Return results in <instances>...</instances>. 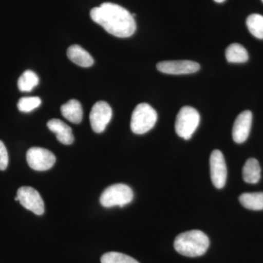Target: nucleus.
I'll return each instance as SVG.
<instances>
[{
	"label": "nucleus",
	"mask_w": 263,
	"mask_h": 263,
	"mask_svg": "<svg viewBox=\"0 0 263 263\" xmlns=\"http://www.w3.org/2000/svg\"><path fill=\"white\" fill-rule=\"evenodd\" d=\"M9 157L8 151L3 141H0V171H5L8 167Z\"/></svg>",
	"instance_id": "nucleus-22"
},
{
	"label": "nucleus",
	"mask_w": 263,
	"mask_h": 263,
	"mask_svg": "<svg viewBox=\"0 0 263 263\" xmlns=\"http://www.w3.org/2000/svg\"><path fill=\"white\" fill-rule=\"evenodd\" d=\"M214 1H215L216 3H224V2L226 1V0H214Z\"/></svg>",
	"instance_id": "nucleus-23"
},
{
	"label": "nucleus",
	"mask_w": 263,
	"mask_h": 263,
	"mask_svg": "<svg viewBox=\"0 0 263 263\" xmlns=\"http://www.w3.org/2000/svg\"><path fill=\"white\" fill-rule=\"evenodd\" d=\"M62 116L69 122L79 124L83 119V109L80 102L77 100H69L61 107Z\"/></svg>",
	"instance_id": "nucleus-14"
},
{
	"label": "nucleus",
	"mask_w": 263,
	"mask_h": 263,
	"mask_svg": "<svg viewBox=\"0 0 263 263\" xmlns=\"http://www.w3.org/2000/svg\"><path fill=\"white\" fill-rule=\"evenodd\" d=\"M261 178V168L256 159L250 158L243 167V179L245 182L257 183Z\"/></svg>",
	"instance_id": "nucleus-15"
},
{
	"label": "nucleus",
	"mask_w": 263,
	"mask_h": 263,
	"mask_svg": "<svg viewBox=\"0 0 263 263\" xmlns=\"http://www.w3.org/2000/svg\"><path fill=\"white\" fill-rule=\"evenodd\" d=\"M101 263H139L136 259L127 254L110 252L104 254L101 257Z\"/></svg>",
	"instance_id": "nucleus-20"
},
{
	"label": "nucleus",
	"mask_w": 263,
	"mask_h": 263,
	"mask_svg": "<svg viewBox=\"0 0 263 263\" xmlns=\"http://www.w3.org/2000/svg\"><path fill=\"white\" fill-rule=\"evenodd\" d=\"M247 26L252 35L258 39H263V15L256 13L249 15Z\"/></svg>",
	"instance_id": "nucleus-19"
},
{
	"label": "nucleus",
	"mask_w": 263,
	"mask_h": 263,
	"mask_svg": "<svg viewBox=\"0 0 263 263\" xmlns=\"http://www.w3.org/2000/svg\"><path fill=\"white\" fill-rule=\"evenodd\" d=\"M18 202L27 210L42 215L45 212V205L42 197L37 190L31 186H22L17 191Z\"/></svg>",
	"instance_id": "nucleus-7"
},
{
	"label": "nucleus",
	"mask_w": 263,
	"mask_h": 263,
	"mask_svg": "<svg viewBox=\"0 0 263 263\" xmlns=\"http://www.w3.org/2000/svg\"><path fill=\"white\" fill-rule=\"evenodd\" d=\"M15 201H18V197H15Z\"/></svg>",
	"instance_id": "nucleus-24"
},
{
	"label": "nucleus",
	"mask_w": 263,
	"mask_h": 263,
	"mask_svg": "<svg viewBox=\"0 0 263 263\" xmlns=\"http://www.w3.org/2000/svg\"><path fill=\"white\" fill-rule=\"evenodd\" d=\"M200 114L191 106L181 108L176 117L175 129L178 136L185 140L192 138L200 124Z\"/></svg>",
	"instance_id": "nucleus-4"
},
{
	"label": "nucleus",
	"mask_w": 263,
	"mask_h": 263,
	"mask_svg": "<svg viewBox=\"0 0 263 263\" xmlns=\"http://www.w3.org/2000/svg\"><path fill=\"white\" fill-rule=\"evenodd\" d=\"M157 70L161 72L171 75H183L191 74L200 70V66L196 62L190 60H178V61H164L157 65Z\"/></svg>",
	"instance_id": "nucleus-10"
},
{
	"label": "nucleus",
	"mask_w": 263,
	"mask_h": 263,
	"mask_svg": "<svg viewBox=\"0 0 263 263\" xmlns=\"http://www.w3.org/2000/svg\"><path fill=\"white\" fill-rule=\"evenodd\" d=\"M211 178L213 184L217 189L224 187L228 176L226 160L219 150L213 151L210 157Z\"/></svg>",
	"instance_id": "nucleus-9"
},
{
	"label": "nucleus",
	"mask_w": 263,
	"mask_h": 263,
	"mask_svg": "<svg viewBox=\"0 0 263 263\" xmlns=\"http://www.w3.org/2000/svg\"><path fill=\"white\" fill-rule=\"evenodd\" d=\"M209 237L200 230L184 232L176 237L174 248L181 255L196 257L203 255L209 247Z\"/></svg>",
	"instance_id": "nucleus-2"
},
{
	"label": "nucleus",
	"mask_w": 263,
	"mask_h": 263,
	"mask_svg": "<svg viewBox=\"0 0 263 263\" xmlns=\"http://www.w3.org/2000/svg\"><path fill=\"white\" fill-rule=\"evenodd\" d=\"M239 201L243 207L249 210H263V193L242 194Z\"/></svg>",
	"instance_id": "nucleus-17"
},
{
	"label": "nucleus",
	"mask_w": 263,
	"mask_h": 263,
	"mask_svg": "<svg viewBox=\"0 0 263 263\" xmlns=\"http://www.w3.org/2000/svg\"><path fill=\"white\" fill-rule=\"evenodd\" d=\"M67 57L76 65L83 67H89L94 64L93 57L79 45H72L67 51Z\"/></svg>",
	"instance_id": "nucleus-13"
},
{
	"label": "nucleus",
	"mask_w": 263,
	"mask_h": 263,
	"mask_svg": "<svg viewBox=\"0 0 263 263\" xmlns=\"http://www.w3.org/2000/svg\"><path fill=\"white\" fill-rule=\"evenodd\" d=\"M48 129L56 135L57 140L62 144L70 145L73 143L72 129L60 119H53L47 123Z\"/></svg>",
	"instance_id": "nucleus-12"
},
{
	"label": "nucleus",
	"mask_w": 263,
	"mask_h": 263,
	"mask_svg": "<svg viewBox=\"0 0 263 263\" xmlns=\"http://www.w3.org/2000/svg\"><path fill=\"white\" fill-rule=\"evenodd\" d=\"M252 123V114L250 110H245L238 116L233 128V138L235 143H242L247 141Z\"/></svg>",
	"instance_id": "nucleus-11"
},
{
	"label": "nucleus",
	"mask_w": 263,
	"mask_h": 263,
	"mask_svg": "<svg viewBox=\"0 0 263 263\" xmlns=\"http://www.w3.org/2000/svg\"><path fill=\"white\" fill-rule=\"evenodd\" d=\"M157 114L155 109L147 103L138 104L132 114V131L137 135H143L155 127Z\"/></svg>",
	"instance_id": "nucleus-3"
},
{
	"label": "nucleus",
	"mask_w": 263,
	"mask_h": 263,
	"mask_svg": "<svg viewBox=\"0 0 263 263\" xmlns=\"http://www.w3.org/2000/svg\"><path fill=\"white\" fill-rule=\"evenodd\" d=\"M262 3H263V0H262Z\"/></svg>",
	"instance_id": "nucleus-25"
},
{
	"label": "nucleus",
	"mask_w": 263,
	"mask_h": 263,
	"mask_svg": "<svg viewBox=\"0 0 263 263\" xmlns=\"http://www.w3.org/2000/svg\"><path fill=\"white\" fill-rule=\"evenodd\" d=\"M226 56L230 63H245L248 61L249 54L247 49L242 45L233 43L227 48Z\"/></svg>",
	"instance_id": "nucleus-16"
},
{
	"label": "nucleus",
	"mask_w": 263,
	"mask_h": 263,
	"mask_svg": "<svg viewBox=\"0 0 263 263\" xmlns=\"http://www.w3.org/2000/svg\"><path fill=\"white\" fill-rule=\"evenodd\" d=\"M91 18L109 34L117 37H130L136 30L134 16L120 5L103 3L90 12Z\"/></svg>",
	"instance_id": "nucleus-1"
},
{
	"label": "nucleus",
	"mask_w": 263,
	"mask_h": 263,
	"mask_svg": "<svg viewBox=\"0 0 263 263\" xmlns=\"http://www.w3.org/2000/svg\"><path fill=\"white\" fill-rule=\"evenodd\" d=\"M41 99L38 97H27L19 100L17 106L21 112L29 113L41 105Z\"/></svg>",
	"instance_id": "nucleus-21"
},
{
	"label": "nucleus",
	"mask_w": 263,
	"mask_h": 263,
	"mask_svg": "<svg viewBox=\"0 0 263 263\" xmlns=\"http://www.w3.org/2000/svg\"><path fill=\"white\" fill-rule=\"evenodd\" d=\"M27 161L31 168L37 171H45L53 167L56 162V157L46 148L32 147L27 152Z\"/></svg>",
	"instance_id": "nucleus-6"
},
{
	"label": "nucleus",
	"mask_w": 263,
	"mask_h": 263,
	"mask_svg": "<svg viewBox=\"0 0 263 263\" xmlns=\"http://www.w3.org/2000/svg\"><path fill=\"white\" fill-rule=\"evenodd\" d=\"M39 84V78L35 72L32 70H26L23 72L18 81V87L21 91L28 92L34 89Z\"/></svg>",
	"instance_id": "nucleus-18"
},
{
	"label": "nucleus",
	"mask_w": 263,
	"mask_h": 263,
	"mask_svg": "<svg viewBox=\"0 0 263 263\" xmlns=\"http://www.w3.org/2000/svg\"><path fill=\"white\" fill-rule=\"evenodd\" d=\"M111 118L112 109L108 103L105 101H99L95 103L89 116L93 131L96 133H103L111 120Z\"/></svg>",
	"instance_id": "nucleus-8"
},
{
	"label": "nucleus",
	"mask_w": 263,
	"mask_h": 263,
	"mask_svg": "<svg viewBox=\"0 0 263 263\" xmlns=\"http://www.w3.org/2000/svg\"><path fill=\"white\" fill-rule=\"evenodd\" d=\"M133 192L132 189L124 183H116L105 189L100 196V202L103 206L123 207L133 200Z\"/></svg>",
	"instance_id": "nucleus-5"
}]
</instances>
